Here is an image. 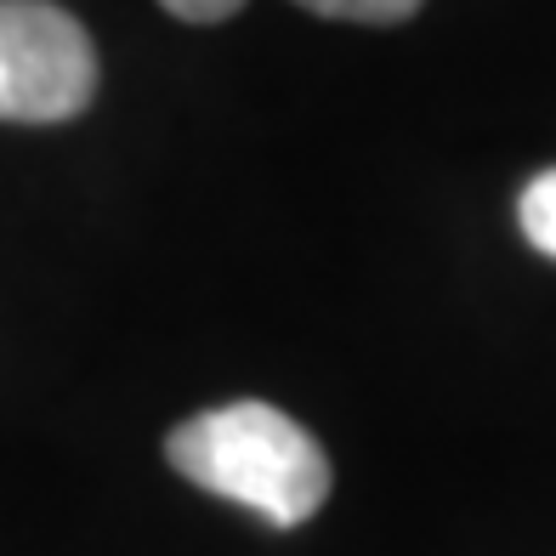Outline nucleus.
<instances>
[{
	"label": "nucleus",
	"instance_id": "f257e3e1",
	"mask_svg": "<svg viewBox=\"0 0 556 556\" xmlns=\"http://www.w3.org/2000/svg\"><path fill=\"white\" fill-rule=\"evenodd\" d=\"M165 454L188 483L250 505L273 528H301L330 500V460H324L318 438L285 409L256 397L182 420Z\"/></svg>",
	"mask_w": 556,
	"mask_h": 556
},
{
	"label": "nucleus",
	"instance_id": "f03ea898",
	"mask_svg": "<svg viewBox=\"0 0 556 556\" xmlns=\"http://www.w3.org/2000/svg\"><path fill=\"white\" fill-rule=\"evenodd\" d=\"M97 97V46L52 0H0V119L63 125Z\"/></svg>",
	"mask_w": 556,
	"mask_h": 556
},
{
	"label": "nucleus",
	"instance_id": "7ed1b4c3",
	"mask_svg": "<svg viewBox=\"0 0 556 556\" xmlns=\"http://www.w3.org/2000/svg\"><path fill=\"white\" fill-rule=\"evenodd\" d=\"M517 222L534 250H545V256L556 262V165L540 170L534 182L522 188V205H517Z\"/></svg>",
	"mask_w": 556,
	"mask_h": 556
},
{
	"label": "nucleus",
	"instance_id": "20e7f679",
	"mask_svg": "<svg viewBox=\"0 0 556 556\" xmlns=\"http://www.w3.org/2000/svg\"><path fill=\"white\" fill-rule=\"evenodd\" d=\"M318 17H341V23H403L420 12V0H295Z\"/></svg>",
	"mask_w": 556,
	"mask_h": 556
},
{
	"label": "nucleus",
	"instance_id": "39448f33",
	"mask_svg": "<svg viewBox=\"0 0 556 556\" xmlns=\"http://www.w3.org/2000/svg\"><path fill=\"white\" fill-rule=\"evenodd\" d=\"M160 7L182 23H222V17H233L244 0H160Z\"/></svg>",
	"mask_w": 556,
	"mask_h": 556
}]
</instances>
